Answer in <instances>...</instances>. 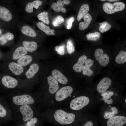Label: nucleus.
Returning a JSON list of instances; mask_svg holds the SVG:
<instances>
[{
  "label": "nucleus",
  "instance_id": "obj_1",
  "mask_svg": "<svg viewBox=\"0 0 126 126\" xmlns=\"http://www.w3.org/2000/svg\"><path fill=\"white\" fill-rule=\"evenodd\" d=\"M19 12L13 7L7 8L0 6V19L6 24L7 29L10 31L18 29L21 18Z\"/></svg>",
  "mask_w": 126,
  "mask_h": 126
},
{
  "label": "nucleus",
  "instance_id": "obj_2",
  "mask_svg": "<svg viewBox=\"0 0 126 126\" xmlns=\"http://www.w3.org/2000/svg\"><path fill=\"white\" fill-rule=\"evenodd\" d=\"M54 116L55 120L62 125L72 123L74 121L75 117L74 114L67 113L61 109L56 111Z\"/></svg>",
  "mask_w": 126,
  "mask_h": 126
},
{
  "label": "nucleus",
  "instance_id": "obj_3",
  "mask_svg": "<svg viewBox=\"0 0 126 126\" xmlns=\"http://www.w3.org/2000/svg\"><path fill=\"white\" fill-rule=\"evenodd\" d=\"M42 4V1L36 0L27 3L21 11L23 13L22 17L25 21H27L30 19L31 15L34 12V9L37 10Z\"/></svg>",
  "mask_w": 126,
  "mask_h": 126
},
{
  "label": "nucleus",
  "instance_id": "obj_4",
  "mask_svg": "<svg viewBox=\"0 0 126 126\" xmlns=\"http://www.w3.org/2000/svg\"><path fill=\"white\" fill-rule=\"evenodd\" d=\"M124 4L122 2H115L112 4L109 2H105L103 5L104 11L108 14H112L123 10L125 8Z\"/></svg>",
  "mask_w": 126,
  "mask_h": 126
},
{
  "label": "nucleus",
  "instance_id": "obj_5",
  "mask_svg": "<svg viewBox=\"0 0 126 126\" xmlns=\"http://www.w3.org/2000/svg\"><path fill=\"white\" fill-rule=\"evenodd\" d=\"M89 101V98L86 96H82L77 97L71 101L70 107L74 110H80L87 105Z\"/></svg>",
  "mask_w": 126,
  "mask_h": 126
},
{
  "label": "nucleus",
  "instance_id": "obj_6",
  "mask_svg": "<svg viewBox=\"0 0 126 126\" xmlns=\"http://www.w3.org/2000/svg\"><path fill=\"white\" fill-rule=\"evenodd\" d=\"M13 102L15 105H31L34 102L33 98L28 94L16 96L12 99Z\"/></svg>",
  "mask_w": 126,
  "mask_h": 126
},
{
  "label": "nucleus",
  "instance_id": "obj_7",
  "mask_svg": "<svg viewBox=\"0 0 126 126\" xmlns=\"http://www.w3.org/2000/svg\"><path fill=\"white\" fill-rule=\"evenodd\" d=\"M94 56L96 60L102 66L105 67L108 64L110 60L109 57L102 49L98 48L96 49Z\"/></svg>",
  "mask_w": 126,
  "mask_h": 126
},
{
  "label": "nucleus",
  "instance_id": "obj_8",
  "mask_svg": "<svg viewBox=\"0 0 126 126\" xmlns=\"http://www.w3.org/2000/svg\"><path fill=\"white\" fill-rule=\"evenodd\" d=\"M73 91V88L71 86L63 87L57 92L55 96V99L57 101H62L69 96Z\"/></svg>",
  "mask_w": 126,
  "mask_h": 126
},
{
  "label": "nucleus",
  "instance_id": "obj_9",
  "mask_svg": "<svg viewBox=\"0 0 126 126\" xmlns=\"http://www.w3.org/2000/svg\"><path fill=\"white\" fill-rule=\"evenodd\" d=\"M19 110L22 115L23 119L24 122H27L33 116V111L29 105H21L20 107Z\"/></svg>",
  "mask_w": 126,
  "mask_h": 126
},
{
  "label": "nucleus",
  "instance_id": "obj_10",
  "mask_svg": "<svg viewBox=\"0 0 126 126\" xmlns=\"http://www.w3.org/2000/svg\"><path fill=\"white\" fill-rule=\"evenodd\" d=\"M1 82L4 86L8 88H13L17 86L18 82L15 78L10 76L5 75L1 79Z\"/></svg>",
  "mask_w": 126,
  "mask_h": 126
},
{
  "label": "nucleus",
  "instance_id": "obj_11",
  "mask_svg": "<svg viewBox=\"0 0 126 126\" xmlns=\"http://www.w3.org/2000/svg\"><path fill=\"white\" fill-rule=\"evenodd\" d=\"M126 122V117L122 116H113L108 120V126H122Z\"/></svg>",
  "mask_w": 126,
  "mask_h": 126
},
{
  "label": "nucleus",
  "instance_id": "obj_12",
  "mask_svg": "<svg viewBox=\"0 0 126 126\" xmlns=\"http://www.w3.org/2000/svg\"><path fill=\"white\" fill-rule=\"evenodd\" d=\"M112 82V80L109 78L107 77L104 78L97 85V91L100 93L105 91L110 86Z\"/></svg>",
  "mask_w": 126,
  "mask_h": 126
},
{
  "label": "nucleus",
  "instance_id": "obj_13",
  "mask_svg": "<svg viewBox=\"0 0 126 126\" xmlns=\"http://www.w3.org/2000/svg\"><path fill=\"white\" fill-rule=\"evenodd\" d=\"M94 63L93 60L90 58L87 59L82 68V72L83 75H87L88 77H90L92 75L93 72L90 68Z\"/></svg>",
  "mask_w": 126,
  "mask_h": 126
},
{
  "label": "nucleus",
  "instance_id": "obj_14",
  "mask_svg": "<svg viewBox=\"0 0 126 126\" xmlns=\"http://www.w3.org/2000/svg\"><path fill=\"white\" fill-rule=\"evenodd\" d=\"M47 80L49 86V92L52 94L55 93L59 88L58 81L52 76L48 77Z\"/></svg>",
  "mask_w": 126,
  "mask_h": 126
},
{
  "label": "nucleus",
  "instance_id": "obj_15",
  "mask_svg": "<svg viewBox=\"0 0 126 126\" xmlns=\"http://www.w3.org/2000/svg\"><path fill=\"white\" fill-rule=\"evenodd\" d=\"M87 56L85 55L81 56L78 59L77 62L73 66L74 70L77 72L80 73L82 70L83 66L87 59Z\"/></svg>",
  "mask_w": 126,
  "mask_h": 126
},
{
  "label": "nucleus",
  "instance_id": "obj_16",
  "mask_svg": "<svg viewBox=\"0 0 126 126\" xmlns=\"http://www.w3.org/2000/svg\"><path fill=\"white\" fill-rule=\"evenodd\" d=\"M52 74L54 78L60 83L65 84L67 83V79L58 70H53L52 72Z\"/></svg>",
  "mask_w": 126,
  "mask_h": 126
},
{
  "label": "nucleus",
  "instance_id": "obj_17",
  "mask_svg": "<svg viewBox=\"0 0 126 126\" xmlns=\"http://www.w3.org/2000/svg\"><path fill=\"white\" fill-rule=\"evenodd\" d=\"M8 67L13 74L16 75H20L24 70L22 66L14 62L10 63L8 65Z\"/></svg>",
  "mask_w": 126,
  "mask_h": 126
},
{
  "label": "nucleus",
  "instance_id": "obj_18",
  "mask_svg": "<svg viewBox=\"0 0 126 126\" xmlns=\"http://www.w3.org/2000/svg\"><path fill=\"white\" fill-rule=\"evenodd\" d=\"M36 25L39 29L45 32L47 35H55L54 32V30L53 29H50L49 26L46 25L44 23L39 22L36 23Z\"/></svg>",
  "mask_w": 126,
  "mask_h": 126
},
{
  "label": "nucleus",
  "instance_id": "obj_19",
  "mask_svg": "<svg viewBox=\"0 0 126 126\" xmlns=\"http://www.w3.org/2000/svg\"><path fill=\"white\" fill-rule=\"evenodd\" d=\"M83 18L84 21L80 22L79 24V28L81 30L86 29L89 26L92 20L91 16L88 13L83 17Z\"/></svg>",
  "mask_w": 126,
  "mask_h": 126
},
{
  "label": "nucleus",
  "instance_id": "obj_20",
  "mask_svg": "<svg viewBox=\"0 0 126 126\" xmlns=\"http://www.w3.org/2000/svg\"><path fill=\"white\" fill-rule=\"evenodd\" d=\"M22 44L24 47L27 51L32 52L37 49L38 46L37 43L34 41H23Z\"/></svg>",
  "mask_w": 126,
  "mask_h": 126
},
{
  "label": "nucleus",
  "instance_id": "obj_21",
  "mask_svg": "<svg viewBox=\"0 0 126 126\" xmlns=\"http://www.w3.org/2000/svg\"><path fill=\"white\" fill-rule=\"evenodd\" d=\"M39 69V66L37 64L34 63L31 65L25 73L26 78L28 79L32 78L38 71Z\"/></svg>",
  "mask_w": 126,
  "mask_h": 126
},
{
  "label": "nucleus",
  "instance_id": "obj_22",
  "mask_svg": "<svg viewBox=\"0 0 126 126\" xmlns=\"http://www.w3.org/2000/svg\"><path fill=\"white\" fill-rule=\"evenodd\" d=\"M27 53V51L23 46H20L17 48L13 52V59L14 60L19 59L25 55Z\"/></svg>",
  "mask_w": 126,
  "mask_h": 126
},
{
  "label": "nucleus",
  "instance_id": "obj_23",
  "mask_svg": "<svg viewBox=\"0 0 126 126\" xmlns=\"http://www.w3.org/2000/svg\"><path fill=\"white\" fill-rule=\"evenodd\" d=\"M32 60L30 55H24L20 57L18 60L17 63L22 66H26L30 64Z\"/></svg>",
  "mask_w": 126,
  "mask_h": 126
},
{
  "label": "nucleus",
  "instance_id": "obj_24",
  "mask_svg": "<svg viewBox=\"0 0 126 126\" xmlns=\"http://www.w3.org/2000/svg\"><path fill=\"white\" fill-rule=\"evenodd\" d=\"M89 9V6L88 4H84L80 7L77 17V20L79 21L87 14Z\"/></svg>",
  "mask_w": 126,
  "mask_h": 126
},
{
  "label": "nucleus",
  "instance_id": "obj_25",
  "mask_svg": "<svg viewBox=\"0 0 126 126\" xmlns=\"http://www.w3.org/2000/svg\"><path fill=\"white\" fill-rule=\"evenodd\" d=\"M115 62L119 64H123L126 62V52L121 50L116 56Z\"/></svg>",
  "mask_w": 126,
  "mask_h": 126
},
{
  "label": "nucleus",
  "instance_id": "obj_26",
  "mask_svg": "<svg viewBox=\"0 0 126 126\" xmlns=\"http://www.w3.org/2000/svg\"><path fill=\"white\" fill-rule=\"evenodd\" d=\"M114 94L113 92L112 91H105L101 94V95L102 97V99L105 103H106L108 104H111L113 102L111 97Z\"/></svg>",
  "mask_w": 126,
  "mask_h": 126
},
{
  "label": "nucleus",
  "instance_id": "obj_27",
  "mask_svg": "<svg viewBox=\"0 0 126 126\" xmlns=\"http://www.w3.org/2000/svg\"><path fill=\"white\" fill-rule=\"evenodd\" d=\"M48 15V12L44 11L38 14L37 16L39 20L45 24H49V21Z\"/></svg>",
  "mask_w": 126,
  "mask_h": 126
},
{
  "label": "nucleus",
  "instance_id": "obj_28",
  "mask_svg": "<svg viewBox=\"0 0 126 126\" xmlns=\"http://www.w3.org/2000/svg\"><path fill=\"white\" fill-rule=\"evenodd\" d=\"M100 25L99 27V31L103 33L106 32L110 29L111 25L106 21L99 23Z\"/></svg>",
  "mask_w": 126,
  "mask_h": 126
},
{
  "label": "nucleus",
  "instance_id": "obj_29",
  "mask_svg": "<svg viewBox=\"0 0 126 126\" xmlns=\"http://www.w3.org/2000/svg\"><path fill=\"white\" fill-rule=\"evenodd\" d=\"M51 7L54 10L57 12L61 11L63 13H65L66 12V10L63 7L60 6L55 3H53L52 4Z\"/></svg>",
  "mask_w": 126,
  "mask_h": 126
},
{
  "label": "nucleus",
  "instance_id": "obj_30",
  "mask_svg": "<svg viewBox=\"0 0 126 126\" xmlns=\"http://www.w3.org/2000/svg\"><path fill=\"white\" fill-rule=\"evenodd\" d=\"M2 100L0 99V117L5 118L7 115V111Z\"/></svg>",
  "mask_w": 126,
  "mask_h": 126
},
{
  "label": "nucleus",
  "instance_id": "obj_31",
  "mask_svg": "<svg viewBox=\"0 0 126 126\" xmlns=\"http://www.w3.org/2000/svg\"><path fill=\"white\" fill-rule=\"evenodd\" d=\"M64 20V19L62 16L58 15L54 18L52 22V24L54 27L58 26L63 23Z\"/></svg>",
  "mask_w": 126,
  "mask_h": 126
},
{
  "label": "nucleus",
  "instance_id": "obj_32",
  "mask_svg": "<svg viewBox=\"0 0 126 126\" xmlns=\"http://www.w3.org/2000/svg\"><path fill=\"white\" fill-rule=\"evenodd\" d=\"M66 48L67 52L69 54H71L75 51L74 45L72 41L70 40H68L67 41Z\"/></svg>",
  "mask_w": 126,
  "mask_h": 126
},
{
  "label": "nucleus",
  "instance_id": "obj_33",
  "mask_svg": "<svg viewBox=\"0 0 126 126\" xmlns=\"http://www.w3.org/2000/svg\"><path fill=\"white\" fill-rule=\"evenodd\" d=\"M65 46L63 45L56 46L55 48V50L61 55H63L65 53Z\"/></svg>",
  "mask_w": 126,
  "mask_h": 126
},
{
  "label": "nucleus",
  "instance_id": "obj_34",
  "mask_svg": "<svg viewBox=\"0 0 126 126\" xmlns=\"http://www.w3.org/2000/svg\"><path fill=\"white\" fill-rule=\"evenodd\" d=\"M37 122V119L35 117L32 118L27 122L25 124L27 126H34Z\"/></svg>",
  "mask_w": 126,
  "mask_h": 126
},
{
  "label": "nucleus",
  "instance_id": "obj_35",
  "mask_svg": "<svg viewBox=\"0 0 126 126\" xmlns=\"http://www.w3.org/2000/svg\"><path fill=\"white\" fill-rule=\"evenodd\" d=\"M101 34L98 32H95L94 33L90 32L87 34L86 36L87 38H95L97 37H101Z\"/></svg>",
  "mask_w": 126,
  "mask_h": 126
},
{
  "label": "nucleus",
  "instance_id": "obj_36",
  "mask_svg": "<svg viewBox=\"0 0 126 126\" xmlns=\"http://www.w3.org/2000/svg\"><path fill=\"white\" fill-rule=\"evenodd\" d=\"M3 35L8 41H11L14 38V34L9 32L6 33Z\"/></svg>",
  "mask_w": 126,
  "mask_h": 126
},
{
  "label": "nucleus",
  "instance_id": "obj_37",
  "mask_svg": "<svg viewBox=\"0 0 126 126\" xmlns=\"http://www.w3.org/2000/svg\"><path fill=\"white\" fill-rule=\"evenodd\" d=\"M115 115L112 111L106 112L104 113V117L105 119H109L114 116Z\"/></svg>",
  "mask_w": 126,
  "mask_h": 126
},
{
  "label": "nucleus",
  "instance_id": "obj_38",
  "mask_svg": "<svg viewBox=\"0 0 126 126\" xmlns=\"http://www.w3.org/2000/svg\"><path fill=\"white\" fill-rule=\"evenodd\" d=\"M70 2V0H58L56 2V4L58 5L63 7L64 5L69 4Z\"/></svg>",
  "mask_w": 126,
  "mask_h": 126
},
{
  "label": "nucleus",
  "instance_id": "obj_39",
  "mask_svg": "<svg viewBox=\"0 0 126 126\" xmlns=\"http://www.w3.org/2000/svg\"><path fill=\"white\" fill-rule=\"evenodd\" d=\"M75 20L73 16L70 17L69 19L67 22V26L66 28L67 29H70L72 26V23Z\"/></svg>",
  "mask_w": 126,
  "mask_h": 126
},
{
  "label": "nucleus",
  "instance_id": "obj_40",
  "mask_svg": "<svg viewBox=\"0 0 126 126\" xmlns=\"http://www.w3.org/2000/svg\"><path fill=\"white\" fill-rule=\"evenodd\" d=\"M8 41L3 35L0 37V44L1 45L5 44Z\"/></svg>",
  "mask_w": 126,
  "mask_h": 126
},
{
  "label": "nucleus",
  "instance_id": "obj_41",
  "mask_svg": "<svg viewBox=\"0 0 126 126\" xmlns=\"http://www.w3.org/2000/svg\"><path fill=\"white\" fill-rule=\"evenodd\" d=\"M112 111L115 114H117L118 113V110L115 107H113L111 108Z\"/></svg>",
  "mask_w": 126,
  "mask_h": 126
},
{
  "label": "nucleus",
  "instance_id": "obj_42",
  "mask_svg": "<svg viewBox=\"0 0 126 126\" xmlns=\"http://www.w3.org/2000/svg\"><path fill=\"white\" fill-rule=\"evenodd\" d=\"M100 37H97L95 38H87V39L89 41H96L99 39Z\"/></svg>",
  "mask_w": 126,
  "mask_h": 126
},
{
  "label": "nucleus",
  "instance_id": "obj_43",
  "mask_svg": "<svg viewBox=\"0 0 126 126\" xmlns=\"http://www.w3.org/2000/svg\"><path fill=\"white\" fill-rule=\"evenodd\" d=\"M93 126V123L91 121H89L87 122L84 125L85 126Z\"/></svg>",
  "mask_w": 126,
  "mask_h": 126
},
{
  "label": "nucleus",
  "instance_id": "obj_44",
  "mask_svg": "<svg viewBox=\"0 0 126 126\" xmlns=\"http://www.w3.org/2000/svg\"><path fill=\"white\" fill-rule=\"evenodd\" d=\"M101 1H108L110 2H113L114 1H117L119 0H100Z\"/></svg>",
  "mask_w": 126,
  "mask_h": 126
},
{
  "label": "nucleus",
  "instance_id": "obj_45",
  "mask_svg": "<svg viewBox=\"0 0 126 126\" xmlns=\"http://www.w3.org/2000/svg\"><path fill=\"white\" fill-rule=\"evenodd\" d=\"M2 33V31L0 28V35H1Z\"/></svg>",
  "mask_w": 126,
  "mask_h": 126
},
{
  "label": "nucleus",
  "instance_id": "obj_46",
  "mask_svg": "<svg viewBox=\"0 0 126 126\" xmlns=\"http://www.w3.org/2000/svg\"><path fill=\"white\" fill-rule=\"evenodd\" d=\"M1 118L0 117V123L2 121V120L1 119Z\"/></svg>",
  "mask_w": 126,
  "mask_h": 126
},
{
  "label": "nucleus",
  "instance_id": "obj_47",
  "mask_svg": "<svg viewBox=\"0 0 126 126\" xmlns=\"http://www.w3.org/2000/svg\"><path fill=\"white\" fill-rule=\"evenodd\" d=\"M125 102H126V99L125 100Z\"/></svg>",
  "mask_w": 126,
  "mask_h": 126
},
{
  "label": "nucleus",
  "instance_id": "obj_48",
  "mask_svg": "<svg viewBox=\"0 0 126 126\" xmlns=\"http://www.w3.org/2000/svg\"><path fill=\"white\" fill-rule=\"evenodd\" d=\"M73 97L74 98V97H75V96H73Z\"/></svg>",
  "mask_w": 126,
  "mask_h": 126
},
{
  "label": "nucleus",
  "instance_id": "obj_49",
  "mask_svg": "<svg viewBox=\"0 0 126 126\" xmlns=\"http://www.w3.org/2000/svg\"><path fill=\"white\" fill-rule=\"evenodd\" d=\"M69 96L70 97H71V95H70Z\"/></svg>",
  "mask_w": 126,
  "mask_h": 126
},
{
  "label": "nucleus",
  "instance_id": "obj_50",
  "mask_svg": "<svg viewBox=\"0 0 126 126\" xmlns=\"http://www.w3.org/2000/svg\"><path fill=\"white\" fill-rule=\"evenodd\" d=\"M109 106V107H111V106L110 105Z\"/></svg>",
  "mask_w": 126,
  "mask_h": 126
},
{
  "label": "nucleus",
  "instance_id": "obj_51",
  "mask_svg": "<svg viewBox=\"0 0 126 126\" xmlns=\"http://www.w3.org/2000/svg\"><path fill=\"white\" fill-rule=\"evenodd\" d=\"M53 102V101H52V102Z\"/></svg>",
  "mask_w": 126,
  "mask_h": 126
}]
</instances>
